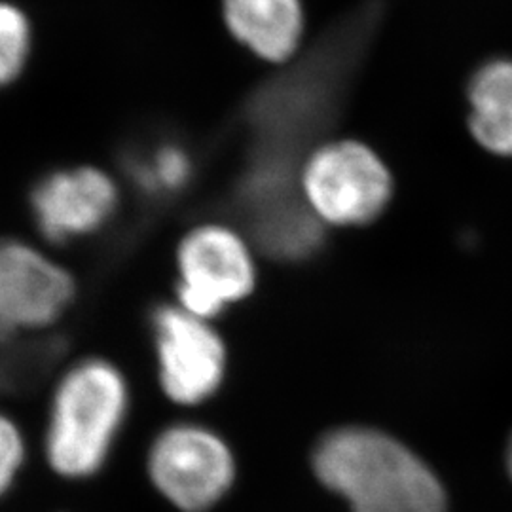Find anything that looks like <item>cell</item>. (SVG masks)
<instances>
[{
	"label": "cell",
	"instance_id": "cell-1",
	"mask_svg": "<svg viewBox=\"0 0 512 512\" xmlns=\"http://www.w3.org/2000/svg\"><path fill=\"white\" fill-rule=\"evenodd\" d=\"M317 478L353 512H446L439 478L406 446L380 431L342 427L319 440Z\"/></svg>",
	"mask_w": 512,
	"mask_h": 512
},
{
	"label": "cell",
	"instance_id": "cell-2",
	"mask_svg": "<svg viewBox=\"0 0 512 512\" xmlns=\"http://www.w3.org/2000/svg\"><path fill=\"white\" fill-rule=\"evenodd\" d=\"M124 372L101 357L74 363L55 385L46 427V456L57 475L86 478L105 465L128 418Z\"/></svg>",
	"mask_w": 512,
	"mask_h": 512
},
{
	"label": "cell",
	"instance_id": "cell-3",
	"mask_svg": "<svg viewBox=\"0 0 512 512\" xmlns=\"http://www.w3.org/2000/svg\"><path fill=\"white\" fill-rule=\"evenodd\" d=\"M296 183L315 219L332 226L366 224L391 198V175L384 162L355 141L315 148L300 165Z\"/></svg>",
	"mask_w": 512,
	"mask_h": 512
},
{
	"label": "cell",
	"instance_id": "cell-4",
	"mask_svg": "<svg viewBox=\"0 0 512 512\" xmlns=\"http://www.w3.org/2000/svg\"><path fill=\"white\" fill-rule=\"evenodd\" d=\"M177 306L215 319L255 291L253 247L224 222H202L190 228L177 247Z\"/></svg>",
	"mask_w": 512,
	"mask_h": 512
},
{
	"label": "cell",
	"instance_id": "cell-5",
	"mask_svg": "<svg viewBox=\"0 0 512 512\" xmlns=\"http://www.w3.org/2000/svg\"><path fill=\"white\" fill-rule=\"evenodd\" d=\"M148 475L156 490L184 512L209 511L236 480L228 442L202 423L165 427L148 452Z\"/></svg>",
	"mask_w": 512,
	"mask_h": 512
},
{
	"label": "cell",
	"instance_id": "cell-6",
	"mask_svg": "<svg viewBox=\"0 0 512 512\" xmlns=\"http://www.w3.org/2000/svg\"><path fill=\"white\" fill-rule=\"evenodd\" d=\"M158 378L165 397L179 406L207 403L226 376V346L211 321L177 304L152 315Z\"/></svg>",
	"mask_w": 512,
	"mask_h": 512
},
{
	"label": "cell",
	"instance_id": "cell-7",
	"mask_svg": "<svg viewBox=\"0 0 512 512\" xmlns=\"http://www.w3.org/2000/svg\"><path fill=\"white\" fill-rule=\"evenodd\" d=\"M74 300V279L21 239H0V342L55 325Z\"/></svg>",
	"mask_w": 512,
	"mask_h": 512
},
{
	"label": "cell",
	"instance_id": "cell-8",
	"mask_svg": "<svg viewBox=\"0 0 512 512\" xmlns=\"http://www.w3.org/2000/svg\"><path fill=\"white\" fill-rule=\"evenodd\" d=\"M120 205L114 177L92 165L46 175L31 194V213L40 234L52 243H69L103 230Z\"/></svg>",
	"mask_w": 512,
	"mask_h": 512
},
{
	"label": "cell",
	"instance_id": "cell-9",
	"mask_svg": "<svg viewBox=\"0 0 512 512\" xmlns=\"http://www.w3.org/2000/svg\"><path fill=\"white\" fill-rule=\"evenodd\" d=\"M253 207L258 245L281 260L310 256L323 236V224L302 202L298 183L281 162L266 160L255 167L245 186Z\"/></svg>",
	"mask_w": 512,
	"mask_h": 512
},
{
	"label": "cell",
	"instance_id": "cell-10",
	"mask_svg": "<svg viewBox=\"0 0 512 512\" xmlns=\"http://www.w3.org/2000/svg\"><path fill=\"white\" fill-rule=\"evenodd\" d=\"M232 33L268 61H287L302 35L298 0H224Z\"/></svg>",
	"mask_w": 512,
	"mask_h": 512
},
{
	"label": "cell",
	"instance_id": "cell-11",
	"mask_svg": "<svg viewBox=\"0 0 512 512\" xmlns=\"http://www.w3.org/2000/svg\"><path fill=\"white\" fill-rule=\"evenodd\" d=\"M469 126L478 145L512 156V61H495L476 74L471 90Z\"/></svg>",
	"mask_w": 512,
	"mask_h": 512
},
{
	"label": "cell",
	"instance_id": "cell-12",
	"mask_svg": "<svg viewBox=\"0 0 512 512\" xmlns=\"http://www.w3.org/2000/svg\"><path fill=\"white\" fill-rule=\"evenodd\" d=\"M139 186L150 194H177L188 186L194 175L190 156L177 145H162L133 167Z\"/></svg>",
	"mask_w": 512,
	"mask_h": 512
},
{
	"label": "cell",
	"instance_id": "cell-13",
	"mask_svg": "<svg viewBox=\"0 0 512 512\" xmlns=\"http://www.w3.org/2000/svg\"><path fill=\"white\" fill-rule=\"evenodd\" d=\"M29 50V25L18 8L0 2V88L23 69Z\"/></svg>",
	"mask_w": 512,
	"mask_h": 512
},
{
	"label": "cell",
	"instance_id": "cell-14",
	"mask_svg": "<svg viewBox=\"0 0 512 512\" xmlns=\"http://www.w3.org/2000/svg\"><path fill=\"white\" fill-rule=\"evenodd\" d=\"M25 461V439L18 423L0 410V495L14 484Z\"/></svg>",
	"mask_w": 512,
	"mask_h": 512
},
{
	"label": "cell",
	"instance_id": "cell-15",
	"mask_svg": "<svg viewBox=\"0 0 512 512\" xmlns=\"http://www.w3.org/2000/svg\"><path fill=\"white\" fill-rule=\"evenodd\" d=\"M509 469H511V475H512V442H511V448H509Z\"/></svg>",
	"mask_w": 512,
	"mask_h": 512
}]
</instances>
